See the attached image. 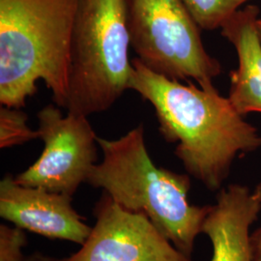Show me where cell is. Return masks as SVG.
Returning <instances> with one entry per match:
<instances>
[{
  "instance_id": "7a4b0ae2",
  "label": "cell",
  "mask_w": 261,
  "mask_h": 261,
  "mask_svg": "<svg viewBox=\"0 0 261 261\" xmlns=\"http://www.w3.org/2000/svg\"><path fill=\"white\" fill-rule=\"evenodd\" d=\"M103 160L86 183L102 189L124 209L145 215L181 252L191 257L212 205H193L189 174L157 167L139 125L117 140L97 138Z\"/></svg>"
},
{
  "instance_id": "5b68a950",
  "label": "cell",
  "mask_w": 261,
  "mask_h": 261,
  "mask_svg": "<svg viewBox=\"0 0 261 261\" xmlns=\"http://www.w3.org/2000/svg\"><path fill=\"white\" fill-rule=\"evenodd\" d=\"M125 6L130 46L143 65L172 80L214 85L223 68L206 51L184 0H125Z\"/></svg>"
},
{
  "instance_id": "6da1fadb",
  "label": "cell",
  "mask_w": 261,
  "mask_h": 261,
  "mask_svg": "<svg viewBox=\"0 0 261 261\" xmlns=\"http://www.w3.org/2000/svg\"><path fill=\"white\" fill-rule=\"evenodd\" d=\"M129 89L154 108L159 130L188 174L211 192H219L237 157L261 148V135L244 119L214 85L187 84L132 60Z\"/></svg>"
},
{
  "instance_id": "5bb4252c",
  "label": "cell",
  "mask_w": 261,
  "mask_h": 261,
  "mask_svg": "<svg viewBox=\"0 0 261 261\" xmlns=\"http://www.w3.org/2000/svg\"><path fill=\"white\" fill-rule=\"evenodd\" d=\"M254 195L257 196V198L261 202V182H259L254 191ZM252 240V261H261V226L258 227L251 236Z\"/></svg>"
},
{
  "instance_id": "8992f818",
  "label": "cell",
  "mask_w": 261,
  "mask_h": 261,
  "mask_svg": "<svg viewBox=\"0 0 261 261\" xmlns=\"http://www.w3.org/2000/svg\"><path fill=\"white\" fill-rule=\"evenodd\" d=\"M87 117L69 112L64 117L54 105L38 112L44 149L32 166L15 177L16 182L74 196L97 160L98 137Z\"/></svg>"
},
{
  "instance_id": "9c48e42d",
  "label": "cell",
  "mask_w": 261,
  "mask_h": 261,
  "mask_svg": "<svg viewBox=\"0 0 261 261\" xmlns=\"http://www.w3.org/2000/svg\"><path fill=\"white\" fill-rule=\"evenodd\" d=\"M260 210V200L249 187L233 183L218 192L202 225L213 248L211 261H252L250 229Z\"/></svg>"
},
{
  "instance_id": "30bf717a",
  "label": "cell",
  "mask_w": 261,
  "mask_h": 261,
  "mask_svg": "<svg viewBox=\"0 0 261 261\" xmlns=\"http://www.w3.org/2000/svg\"><path fill=\"white\" fill-rule=\"evenodd\" d=\"M259 8L239 9L221 27V34L236 49L238 68L231 71L228 99L239 114L261 113V41L257 21Z\"/></svg>"
},
{
  "instance_id": "9a60e30c",
  "label": "cell",
  "mask_w": 261,
  "mask_h": 261,
  "mask_svg": "<svg viewBox=\"0 0 261 261\" xmlns=\"http://www.w3.org/2000/svg\"><path fill=\"white\" fill-rule=\"evenodd\" d=\"M257 29H258V35L261 41V19H258L257 21Z\"/></svg>"
},
{
  "instance_id": "277c9868",
  "label": "cell",
  "mask_w": 261,
  "mask_h": 261,
  "mask_svg": "<svg viewBox=\"0 0 261 261\" xmlns=\"http://www.w3.org/2000/svg\"><path fill=\"white\" fill-rule=\"evenodd\" d=\"M125 0H80L69 50L67 112H106L129 89L132 61Z\"/></svg>"
},
{
  "instance_id": "52a82bcc",
  "label": "cell",
  "mask_w": 261,
  "mask_h": 261,
  "mask_svg": "<svg viewBox=\"0 0 261 261\" xmlns=\"http://www.w3.org/2000/svg\"><path fill=\"white\" fill-rule=\"evenodd\" d=\"M94 214L96 223L81 250L49 261H194L145 215L124 209L105 192Z\"/></svg>"
},
{
  "instance_id": "ba28073f",
  "label": "cell",
  "mask_w": 261,
  "mask_h": 261,
  "mask_svg": "<svg viewBox=\"0 0 261 261\" xmlns=\"http://www.w3.org/2000/svg\"><path fill=\"white\" fill-rule=\"evenodd\" d=\"M73 196L22 186L6 175L0 182V217L16 227L84 245L92 227L72 205Z\"/></svg>"
},
{
  "instance_id": "3957f363",
  "label": "cell",
  "mask_w": 261,
  "mask_h": 261,
  "mask_svg": "<svg viewBox=\"0 0 261 261\" xmlns=\"http://www.w3.org/2000/svg\"><path fill=\"white\" fill-rule=\"evenodd\" d=\"M80 0H0V103L25 106L43 81L65 105L69 50Z\"/></svg>"
},
{
  "instance_id": "8fae6325",
  "label": "cell",
  "mask_w": 261,
  "mask_h": 261,
  "mask_svg": "<svg viewBox=\"0 0 261 261\" xmlns=\"http://www.w3.org/2000/svg\"><path fill=\"white\" fill-rule=\"evenodd\" d=\"M249 0H184L200 29L221 28L224 21Z\"/></svg>"
},
{
  "instance_id": "4fadbf2b",
  "label": "cell",
  "mask_w": 261,
  "mask_h": 261,
  "mask_svg": "<svg viewBox=\"0 0 261 261\" xmlns=\"http://www.w3.org/2000/svg\"><path fill=\"white\" fill-rule=\"evenodd\" d=\"M27 245V237L22 229L0 225V261H49L41 255L25 257L22 250Z\"/></svg>"
},
{
  "instance_id": "7c38bea8",
  "label": "cell",
  "mask_w": 261,
  "mask_h": 261,
  "mask_svg": "<svg viewBox=\"0 0 261 261\" xmlns=\"http://www.w3.org/2000/svg\"><path fill=\"white\" fill-rule=\"evenodd\" d=\"M28 114L19 108L1 105L0 107V147L2 149L21 145L40 139L39 130L28 124Z\"/></svg>"
}]
</instances>
